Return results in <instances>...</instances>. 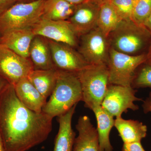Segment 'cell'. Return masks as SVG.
I'll use <instances>...</instances> for the list:
<instances>
[{
  "mask_svg": "<svg viewBox=\"0 0 151 151\" xmlns=\"http://www.w3.org/2000/svg\"><path fill=\"white\" fill-rule=\"evenodd\" d=\"M29 59L34 69L47 70L55 68L52 58L48 40L43 37L35 36L30 47Z\"/></svg>",
  "mask_w": 151,
  "mask_h": 151,
  "instance_id": "17",
  "label": "cell"
},
{
  "mask_svg": "<svg viewBox=\"0 0 151 151\" xmlns=\"http://www.w3.org/2000/svg\"><path fill=\"white\" fill-rule=\"evenodd\" d=\"M82 99L81 84L76 73L57 69L54 90L42 111L53 119L67 113Z\"/></svg>",
  "mask_w": 151,
  "mask_h": 151,
  "instance_id": "2",
  "label": "cell"
},
{
  "mask_svg": "<svg viewBox=\"0 0 151 151\" xmlns=\"http://www.w3.org/2000/svg\"><path fill=\"white\" fill-rule=\"evenodd\" d=\"M9 84L6 80L0 76V95L6 86Z\"/></svg>",
  "mask_w": 151,
  "mask_h": 151,
  "instance_id": "29",
  "label": "cell"
},
{
  "mask_svg": "<svg viewBox=\"0 0 151 151\" xmlns=\"http://www.w3.org/2000/svg\"><path fill=\"white\" fill-rule=\"evenodd\" d=\"M34 69L30 59L24 58L6 47L0 45V76L14 85L21 78L27 77Z\"/></svg>",
  "mask_w": 151,
  "mask_h": 151,
  "instance_id": "9",
  "label": "cell"
},
{
  "mask_svg": "<svg viewBox=\"0 0 151 151\" xmlns=\"http://www.w3.org/2000/svg\"><path fill=\"white\" fill-rule=\"evenodd\" d=\"M52 118L25 106L9 84L0 95V137L5 151H27L47 140Z\"/></svg>",
  "mask_w": 151,
  "mask_h": 151,
  "instance_id": "1",
  "label": "cell"
},
{
  "mask_svg": "<svg viewBox=\"0 0 151 151\" xmlns=\"http://www.w3.org/2000/svg\"><path fill=\"white\" fill-rule=\"evenodd\" d=\"M122 19L110 1L102 3L97 22V27L108 37Z\"/></svg>",
  "mask_w": 151,
  "mask_h": 151,
  "instance_id": "22",
  "label": "cell"
},
{
  "mask_svg": "<svg viewBox=\"0 0 151 151\" xmlns=\"http://www.w3.org/2000/svg\"><path fill=\"white\" fill-rule=\"evenodd\" d=\"M76 74L81 83L82 101L85 107L92 111L101 106L110 84L108 65H89Z\"/></svg>",
  "mask_w": 151,
  "mask_h": 151,
  "instance_id": "4",
  "label": "cell"
},
{
  "mask_svg": "<svg viewBox=\"0 0 151 151\" xmlns=\"http://www.w3.org/2000/svg\"><path fill=\"white\" fill-rule=\"evenodd\" d=\"M17 3V0H0V15Z\"/></svg>",
  "mask_w": 151,
  "mask_h": 151,
  "instance_id": "27",
  "label": "cell"
},
{
  "mask_svg": "<svg viewBox=\"0 0 151 151\" xmlns=\"http://www.w3.org/2000/svg\"><path fill=\"white\" fill-rule=\"evenodd\" d=\"M114 127L124 143L141 142L147 135V126L138 121L118 117L115 119Z\"/></svg>",
  "mask_w": 151,
  "mask_h": 151,
  "instance_id": "18",
  "label": "cell"
},
{
  "mask_svg": "<svg viewBox=\"0 0 151 151\" xmlns=\"http://www.w3.org/2000/svg\"><path fill=\"white\" fill-rule=\"evenodd\" d=\"M136 91L132 86L110 84L101 107L116 118L122 117L123 113H127L129 110L137 111L139 107L134 102L142 100L136 96Z\"/></svg>",
  "mask_w": 151,
  "mask_h": 151,
  "instance_id": "8",
  "label": "cell"
},
{
  "mask_svg": "<svg viewBox=\"0 0 151 151\" xmlns=\"http://www.w3.org/2000/svg\"><path fill=\"white\" fill-rule=\"evenodd\" d=\"M147 60L148 61V64L149 65H151V45L150 46V52H149L148 54L147 55Z\"/></svg>",
  "mask_w": 151,
  "mask_h": 151,
  "instance_id": "33",
  "label": "cell"
},
{
  "mask_svg": "<svg viewBox=\"0 0 151 151\" xmlns=\"http://www.w3.org/2000/svg\"><path fill=\"white\" fill-rule=\"evenodd\" d=\"M37 1L39 0H17V3H24V4L34 2Z\"/></svg>",
  "mask_w": 151,
  "mask_h": 151,
  "instance_id": "32",
  "label": "cell"
},
{
  "mask_svg": "<svg viewBox=\"0 0 151 151\" xmlns=\"http://www.w3.org/2000/svg\"><path fill=\"white\" fill-rule=\"evenodd\" d=\"M76 6L66 0H45L42 18L53 21L68 20L73 15Z\"/></svg>",
  "mask_w": 151,
  "mask_h": 151,
  "instance_id": "21",
  "label": "cell"
},
{
  "mask_svg": "<svg viewBox=\"0 0 151 151\" xmlns=\"http://www.w3.org/2000/svg\"><path fill=\"white\" fill-rule=\"evenodd\" d=\"M142 107L144 113H151V92L149 94L148 97L143 101Z\"/></svg>",
  "mask_w": 151,
  "mask_h": 151,
  "instance_id": "28",
  "label": "cell"
},
{
  "mask_svg": "<svg viewBox=\"0 0 151 151\" xmlns=\"http://www.w3.org/2000/svg\"><path fill=\"white\" fill-rule=\"evenodd\" d=\"M151 14V0H137L133 9L132 20L144 26L145 22Z\"/></svg>",
  "mask_w": 151,
  "mask_h": 151,
  "instance_id": "23",
  "label": "cell"
},
{
  "mask_svg": "<svg viewBox=\"0 0 151 151\" xmlns=\"http://www.w3.org/2000/svg\"><path fill=\"white\" fill-rule=\"evenodd\" d=\"M132 86L133 88H151V65H145L136 72Z\"/></svg>",
  "mask_w": 151,
  "mask_h": 151,
  "instance_id": "25",
  "label": "cell"
},
{
  "mask_svg": "<svg viewBox=\"0 0 151 151\" xmlns=\"http://www.w3.org/2000/svg\"><path fill=\"white\" fill-rule=\"evenodd\" d=\"M110 49L108 37L97 27L81 36L78 51L89 65H108Z\"/></svg>",
  "mask_w": 151,
  "mask_h": 151,
  "instance_id": "7",
  "label": "cell"
},
{
  "mask_svg": "<svg viewBox=\"0 0 151 151\" xmlns=\"http://www.w3.org/2000/svg\"><path fill=\"white\" fill-rule=\"evenodd\" d=\"M0 151H5L4 148L2 141L0 137Z\"/></svg>",
  "mask_w": 151,
  "mask_h": 151,
  "instance_id": "35",
  "label": "cell"
},
{
  "mask_svg": "<svg viewBox=\"0 0 151 151\" xmlns=\"http://www.w3.org/2000/svg\"><path fill=\"white\" fill-rule=\"evenodd\" d=\"M122 151H146L141 142L124 143Z\"/></svg>",
  "mask_w": 151,
  "mask_h": 151,
  "instance_id": "26",
  "label": "cell"
},
{
  "mask_svg": "<svg viewBox=\"0 0 151 151\" xmlns=\"http://www.w3.org/2000/svg\"><path fill=\"white\" fill-rule=\"evenodd\" d=\"M1 36H0V45H1Z\"/></svg>",
  "mask_w": 151,
  "mask_h": 151,
  "instance_id": "36",
  "label": "cell"
},
{
  "mask_svg": "<svg viewBox=\"0 0 151 151\" xmlns=\"http://www.w3.org/2000/svg\"><path fill=\"white\" fill-rule=\"evenodd\" d=\"M76 105L58 117L59 129L55 140L53 151H73L76 133L72 129L71 123Z\"/></svg>",
  "mask_w": 151,
  "mask_h": 151,
  "instance_id": "16",
  "label": "cell"
},
{
  "mask_svg": "<svg viewBox=\"0 0 151 151\" xmlns=\"http://www.w3.org/2000/svg\"><path fill=\"white\" fill-rule=\"evenodd\" d=\"M147 58L146 54L129 55L110 48L108 65L110 84L132 86L136 70Z\"/></svg>",
  "mask_w": 151,
  "mask_h": 151,
  "instance_id": "6",
  "label": "cell"
},
{
  "mask_svg": "<svg viewBox=\"0 0 151 151\" xmlns=\"http://www.w3.org/2000/svg\"><path fill=\"white\" fill-rule=\"evenodd\" d=\"M100 4L88 0L76 6L74 13L68 20L78 37L97 27Z\"/></svg>",
  "mask_w": 151,
  "mask_h": 151,
  "instance_id": "12",
  "label": "cell"
},
{
  "mask_svg": "<svg viewBox=\"0 0 151 151\" xmlns=\"http://www.w3.org/2000/svg\"><path fill=\"white\" fill-rule=\"evenodd\" d=\"M48 41L52 61L57 69L76 73L89 65L73 47L50 40Z\"/></svg>",
  "mask_w": 151,
  "mask_h": 151,
  "instance_id": "11",
  "label": "cell"
},
{
  "mask_svg": "<svg viewBox=\"0 0 151 151\" xmlns=\"http://www.w3.org/2000/svg\"><path fill=\"white\" fill-rule=\"evenodd\" d=\"M32 29L35 35L67 44L73 47L78 46V37L68 20L53 21L42 18Z\"/></svg>",
  "mask_w": 151,
  "mask_h": 151,
  "instance_id": "10",
  "label": "cell"
},
{
  "mask_svg": "<svg viewBox=\"0 0 151 151\" xmlns=\"http://www.w3.org/2000/svg\"><path fill=\"white\" fill-rule=\"evenodd\" d=\"M14 86L17 97L25 106L35 112H42L47 99L36 89L27 77L21 78Z\"/></svg>",
  "mask_w": 151,
  "mask_h": 151,
  "instance_id": "15",
  "label": "cell"
},
{
  "mask_svg": "<svg viewBox=\"0 0 151 151\" xmlns=\"http://www.w3.org/2000/svg\"><path fill=\"white\" fill-rule=\"evenodd\" d=\"M96 2L98 4H101L102 3L110 1L111 0H92Z\"/></svg>",
  "mask_w": 151,
  "mask_h": 151,
  "instance_id": "34",
  "label": "cell"
},
{
  "mask_svg": "<svg viewBox=\"0 0 151 151\" xmlns=\"http://www.w3.org/2000/svg\"><path fill=\"white\" fill-rule=\"evenodd\" d=\"M35 36L32 28L14 30L1 37V44L19 56L29 59L30 47Z\"/></svg>",
  "mask_w": 151,
  "mask_h": 151,
  "instance_id": "14",
  "label": "cell"
},
{
  "mask_svg": "<svg viewBox=\"0 0 151 151\" xmlns=\"http://www.w3.org/2000/svg\"><path fill=\"white\" fill-rule=\"evenodd\" d=\"M137 0H111L114 8L122 20H132V13Z\"/></svg>",
  "mask_w": 151,
  "mask_h": 151,
  "instance_id": "24",
  "label": "cell"
},
{
  "mask_svg": "<svg viewBox=\"0 0 151 151\" xmlns=\"http://www.w3.org/2000/svg\"><path fill=\"white\" fill-rule=\"evenodd\" d=\"M92 111L97 120L99 151H113L110 142V134L114 126V117L106 112L101 106L96 107Z\"/></svg>",
  "mask_w": 151,
  "mask_h": 151,
  "instance_id": "19",
  "label": "cell"
},
{
  "mask_svg": "<svg viewBox=\"0 0 151 151\" xmlns=\"http://www.w3.org/2000/svg\"><path fill=\"white\" fill-rule=\"evenodd\" d=\"M76 129L78 135L74 140L73 151H99L97 129L88 116L79 117Z\"/></svg>",
  "mask_w": 151,
  "mask_h": 151,
  "instance_id": "13",
  "label": "cell"
},
{
  "mask_svg": "<svg viewBox=\"0 0 151 151\" xmlns=\"http://www.w3.org/2000/svg\"><path fill=\"white\" fill-rule=\"evenodd\" d=\"M151 39L150 34L145 27L132 20H124L108 37L110 48L124 54L140 55Z\"/></svg>",
  "mask_w": 151,
  "mask_h": 151,
  "instance_id": "3",
  "label": "cell"
},
{
  "mask_svg": "<svg viewBox=\"0 0 151 151\" xmlns=\"http://www.w3.org/2000/svg\"><path fill=\"white\" fill-rule=\"evenodd\" d=\"M45 0L24 4L17 3L0 15V36L14 30L32 28L43 14Z\"/></svg>",
  "mask_w": 151,
  "mask_h": 151,
  "instance_id": "5",
  "label": "cell"
},
{
  "mask_svg": "<svg viewBox=\"0 0 151 151\" xmlns=\"http://www.w3.org/2000/svg\"><path fill=\"white\" fill-rule=\"evenodd\" d=\"M57 69H34L28 75L31 83L47 99L51 95L56 84Z\"/></svg>",
  "mask_w": 151,
  "mask_h": 151,
  "instance_id": "20",
  "label": "cell"
},
{
  "mask_svg": "<svg viewBox=\"0 0 151 151\" xmlns=\"http://www.w3.org/2000/svg\"><path fill=\"white\" fill-rule=\"evenodd\" d=\"M144 25L146 28L149 31L151 36V14L149 17L147 19L146 21L145 22Z\"/></svg>",
  "mask_w": 151,
  "mask_h": 151,
  "instance_id": "30",
  "label": "cell"
},
{
  "mask_svg": "<svg viewBox=\"0 0 151 151\" xmlns=\"http://www.w3.org/2000/svg\"><path fill=\"white\" fill-rule=\"evenodd\" d=\"M66 1L76 6L82 4L88 0H66Z\"/></svg>",
  "mask_w": 151,
  "mask_h": 151,
  "instance_id": "31",
  "label": "cell"
}]
</instances>
